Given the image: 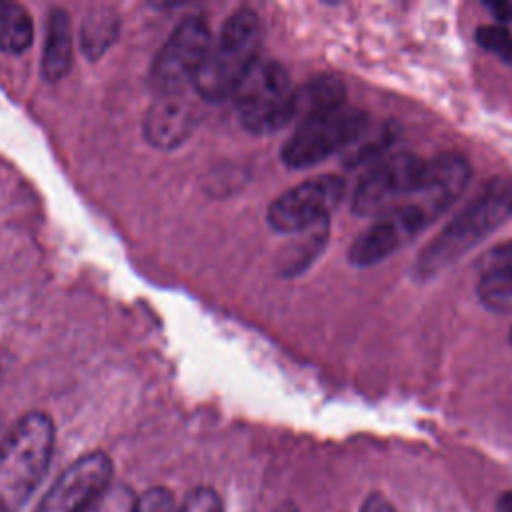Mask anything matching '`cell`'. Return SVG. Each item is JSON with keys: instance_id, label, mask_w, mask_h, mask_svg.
<instances>
[{"instance_id": "1", "label": "cell", "mask_w": 512, "mask_h": 512, "mask_svg": "<svg viewBox=\"0 0 512 512\" xmlns=\"http://www.w3.org/2000/svg\"><path fill=\"white\" fill-rule=\"evenodd\" d=\"M512 216V182L494 178L426 244L416 260L414 272L430 278L444 266L472 250Z\"/></svg>"}, {"instance_id": "2", "label": "cell", "mask_w": 512, "mask_h": 512, "mask_svg": "<svg viewBox=\"0 0 512 512\" xmlns=\"http://www.w3.org/2000/svg\"><path fill=\"white\" fill-rule=\"evenodd\" d=\"M262 40L260 18L252 8H238L222 24L210 54L196 74L192 88L202 100L222 102L238 90L258 62Z\"/></svg>"}, {"instance_id": "3", "label": "cell", "mask_w": 512, "mask_h": 512, "mask_svg": "<svg viewBox=\"0 0 512 512\" xmlns=\"http://www.w3.org/2000/svg\"><path fill=\"white\" fill-rule=\"evenodd\" d=\"M54 452V422L44 412L24 414L0 442V500L14 512L36 490Z\"/></svg>"}, {"instance_id": "4", "label": "cell", "mask_w": 512, "mask_h": 512, "mask_svg": "<svg viewBox=\"0 0 512 512\" xmlns=\"http://www.w3.org/2000/svg\"><path fill=\"white\" fill-rule=\"evenodd\" d=\"M232 98L252 134H272L296 118V88L276 60H258Z\"/></svg>"}, {"instance_id": "5", "label": "cell", "mask_w": 512, "mask_h": 512, "mask_svg": "<svg viewBox=\"0 0 512 512\" xmlns=\"http://www.w3.org/2000/svg\"><path fill=\"white\" fill-rule=\"evenodd\" d=\"M470 180L468 162L458 154H442L426 162L418 190L386 218L400 230L406 242L442 216L462 194Z\"/></svg>"}, {"instance_id": "6", "label": "cell", "mask_w": 512, "mask_h": 512, "mask_svg": "<svg viewBox=\"0 0 512 512\" xmlns=\"http://www.w3.org/2000/svg\"><path fill=\"white\" fill-rule=\"evenodd\" d=\"M368 124V116L360 108L340 106L330 112L314 114L296 126L282 146L280 158L290 168H308L334 152L352 146Z\"/></svg>"}, {"instance_id": "7", "label": "cell", "mask_w": 512, "mask_h": 512, "mask_svg": "<svg viewBox=\"0 0 512 512\" xmlns=\"http://www.w3.org/2000/svg\"><path fill=\"white\" fill-rule=\"evenodd\" d=\"M210 48L212 34L206 20L200 16L184 18L172 30L152 62L150 82L158 94L184 92L188 84L192 86Z\"/></svg>"}, {"instance_id": "8", "label": "cell", "mask_w": 512, "mask_h": 512, "mask_svg": "<svg viewBox=\"0 0 512 512\" xmlns=\"http://www.w3.org/2000/svg\"><path fill=\"white\" fill-rule=\"evenodd\" d=\"M426 162L410 152H400L370 170L354 190L352 208L360 216H386L406 202L422 184Z\"/></svg>"}, {"instance_id": "9", "label": "cell", "mask_w": 512, "mask_h": 512, "mask_svg": "<svg viewBox=\"0 0 512 512\" xmlns=\"http://www.w3.org/2000/svg\"><path fill=\"white\" fill-rule=\"evenodd\" d=\"M344 180L322 174L304 180L280 194L266 212L270 228L282 234H296L324 224L344 196Z\"/></svg>"}, {"instance_id": "10", "label": "cell", "mask_w": 512, "mask_h": 512, "mask_svg": "<svg viewBox=\"0 0 512 512\" xmlns=\"http://www.w3.org/2000/svg\"><path fill=\"white\" fill-rule=\"evenodd\" d=\"M112 460L94 450L74 460L48 488L34 512H84L112 484Z\"/></svg>"}, {"instance_id": "11", "label": "cell", "mask_w": 512, "mask_h": 512, "mask_svg": "<svg viewBox=\"0 0 512 512\" xmlns=\"http://www.w3.org/2000/svg\"><path fill=\"white\" fill-rule=\"evenodd\" d=\"M196 124V112L182 92L160 94L144 118V136L150 146L168 150L180 146Z\"/></svg>"}, {"instance_id": "12", "label": "cell", "mask_w": 512, "mask_h": 512, "mask_svg": "<svg viewBox=\"0 0 512 512\" xmlns=\"http://www.w3.org/2000/svg\"><path fill=\"white\" fill-rule=\"evenodd\" d=\"M72 66V26L64 8H52L46 20L42 52V76L48 82L62 80Z\"/></svg>"}, {"instance_id": "13", "label": "cell", "mask_w": 512, "mask_h": 512, "mask_svg": "<svg viewBox=\"0 0 512 512\" xmlns=\"http://www.w3.org/2000/svg\"><path fill=\"white\" fill-rule=\"evenodd\" d=\"M404 242L406 240L398 232V228L386 216H382L352 242L348 250V260L354 266H372L388 258Z\"/></svg>"}, {"instance_id": "14", "label": "cell", "mask_w": 512, "mask_h": 512, "mask_svg": "<svg viewBox=\"0 0 512 512\" xmlns=\"http://www.w3.org/2000/svg\"><path fill=\"white\" fill-rule=\"evenodd\" d=\"M346 104V86L336 76H316L296 90V116L300 120L336 110Z\"/></svg>"}, {"instance_id": "15", "label": "cell", "mask_w": 512, "mask_h": 512, "mask_svg": "<svg viewBox=\"0 0 512 512\" xmlns=\"http://www.w3.org/2000/svg\"><path fill=\"white\" fill-rule=\"evenodd\" d=\"M34 40V24L28 10L16 2L0 0V50L20 54Z\"/></svg>"}, {"instance_id": "16", "label": "cell", "mask_w": 512, "mask_h": 512, "mask_svg": "<svg viewBox=\"0 0 512 512\" xmlns=\"http://www.w3.org/2000/svg\"><path fill=\"white\" fill-rule=\"evenodd\" d=\"M118 36V16L106 8L86 16L82 24V50L90 58H98Z\"/></svg>"}, {"instance_id": "17", "label": "cell", "mask_w": 512, "mask_h": 512, "mask_svg": "<svg viewBox=\"0 0 512 512\" xmlns=\"http://www.w3.org/2000/svg\"><path fill=\"white\" fill-rule=\"evenodd\" d=\"M478 296L490 310L510 312L512 310V270L480 274Z\"/></svg>"}, {"instance_id": "18", "label": "cell", "mask_w": 512, "mask_h": 512, "mask_svg": "<svg viewBox=\"0 0 512 512\" xmlns=\"http://www.w3.org/2000/svg\"><path fill=\"white\" fill-rule=\"evenodd\" d=\"M84 512H138V496L126 484H110Z\"/></svg>"}, {"instance_id": "19", "label": "cell", "mask_w": 512, "mask_h": 512, "mask_svg": "<svg viewBox=\"0 0 512 512\" xmlns=\"http://www.w3.org/2000/svg\"><path fill=\"white\" fill-rule=\"evenodd\" d=\"M478 44L506 64H512V34L500 24H486L476 30Z\"/></svg>"}, {"instance_id": "20", "label": "cell", "mask_w": 512, "mask_h": 512, "mask_svg": "<svg viewBox=\"0 0 512 512\" xmlns=\"http://www.w3.org/2000/svg\"><path fill=\"white\" fill-rule=\"evenodd\" d=\"M178 512H224V506L212 488L198 486L186 494Z\"/></svg>"}, {"instance_id": "21", "label": "cell", "mask_w": 512, "mask_h": 512, "mask_svg": "<svg viewBox=\"0 0 512 512\" xmlns=\"http://www.w3.org/2000/svg\"><path fill=\"white\" fill-rule=\"evenodd\" d=\"M478 270L482 274L512 270V240H506L494 248H490L478 262Z\"/></svg>"}, {"instance_id": "22", "label": "cell", "mask_w": 512, "mask_h": 512, "mask_svg": "<svg viewBox=\"0 0 512 512\" xmlns=\"http://www.w3.org/2000/svg\"><path fill=\"white\" fill-rule=\"evenodd\" d=\"M360 512H396V510H394V506L382 494H370L364 500Z\"/></svg>"}, {"instance_id": "23", "label": "cell", "mask_w": 512, "mask_h": 512, "mask_svg": "<svg viewBox=\"0 0 512 512\" xmlns=\"http://www.w3.org/2000/svg\"><path fill=\"white\" fill-rule=\"evenodd\" d=\"M488 8L502 20H512V2H494Z\"/></svg>"}, {"instance_id": "24", "label": "cell", "mask_w": 512, "mask_h": 512, "mask_svg": "<svg viewBox=\"0 0 512 512\" xmlns=\"http://www.w3.org/2000/svg\"><path fill=\"white\" fill-rule=\"evenodd\" d=\"M498 506H500V512H512V492L502 494Z\"/></svg>"}, {"instance_id": "25", "label": "cell", "mask_w": 512, "mask_h": 512, "mask_svg": "<svg viewBox=\"0 0 512 512\" xmlns=\"http://www.w3.org/2000/svg\"><path fill=\"white\" fill-rule=\"evenodd\" d=\"M274 512H298V508H296L292 502H284V504L276 506Z\"/></svg>"}, {"instance_id": "26", "label": "cell", "mask_w": 512, "mask_h": 512, "mask_svg": "<svg viewBox=\"0 0 512 512\" xmlns=\"http://www.w3.org/2000/svg\"><path fill=\"white\" fill-rule=\"evenodd\" d=\"M0 512H10V510L4 506V502H2V500H0Z\"/></svg>"}, {"instance_id": "27", "label": "cell", "mask_w": 512, "mask_h": 512, "mask_svg": "<svg viewBox=\"0 0 512 512\" xmlns=\"http://www.w3.org/2000/svg\"><path fill=\"white\" fill-rule=\"evenodd\" d=\"M510 342H512V330H510Z\"/></svg>"}]
</instances>
